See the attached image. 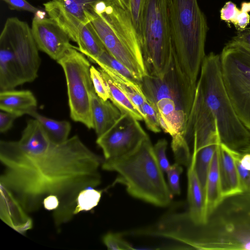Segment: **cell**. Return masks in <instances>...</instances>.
Here are the masks:
<instances>
[{"label":"cell","instance_id":"obj_14","mask_svg":"<svg viewBox=\"0 0 250 250\" xmlns=\"http://www.w3.org/2000/svg\"><path fill=\"white\" fill-rule=\"evenodd\" d=\"M0 218L19 233L25 235L33 227V220L13 193L0 184Z\"/></svg>","mask_w":250,"mask_h":250},{"label":"cell","instance_id":"obj_6","mask_svg":"<svg viewBox=\"0 0 250 250\" xmlns=\"http://www.w3.org/2000/svg\"><path fill=\"white\" fill-rule=\"evenodd\" d=\"M138 37L147 75L163 76L174 51L168 0H147Z\"/></svg>","mask_w":250,"mask_h":250},{"label":"cell","instance_id":"obj_23","mask_svg":"<svg viewBox=\"0 0 250 250\" xmlns=\"http://www.w3.org/2000/svg\"><path fill=\"white\" fill-rule=\"evenodd\" d=\"M41 125L49 139L56 144H62L69 139L71 129L70 123L67 121H58L45 117L36 110L29 114Z\"/></svg>","mask_w":250,"mask_h":250},{"label":"cell","instance_id":"obj_36","mask_svg":"<svg viewBox=\"0 0 250 250\" xmlns=\"http://www.w3.org/2000/svg\"><path fill=\"white\" fill-rule=\"evenodd\" d=\"M250 11V2H243L241 4V8L236 21L233 24L239 32L246 29L250 23V15L248 12Z\"/></svg>","mask_w":250,"mask_h":250},{"label":"cell","instance_id":"obj_17","mask_svg":"<svg viewBox=\"0 0 250 250\" xmlns=\"http://www.w3.org/2000/svg\"><path fill=\"white\" fill-rule=\"evenodd\" d=\"M187 177L188 212L195 223L204 224L207 221L204 192L196 174L194 161L192 157L191 163L188 167Z\"/></svg>","mask_w":250,"mask_h":250},{"label":"cell","instance_id":"obj_25","mask_svg":"<svg viewBox=\"0 0 250 250\" xmlns=\"http://www.w3.org/2000/svg\"><path fill=\"white\" fill-rule=\"evenodd\" d=\"M220 143L219 139L197 150L193 149L192 158L194 161L195 169L204 192L210 163L217 147Z\"/></svg>","mask_w":250,"mask_h":250},{"label":"cell","instance_id":"obj_26","mask_svg":"<svg viewBox=\"0 0 250 250\" xmlns=\"http://www.w3.org/2000/svg\"><path fill=\"white\" fill-rule=\"evenodd\" d=\"M103 190L89 187L82 190L76 200V206L73 212L74 215L82 211H90L98 206Z\"/></svg>","mask_w":250,"mask_h":250},{"label":"cell","instance_id":"obj_16","mask_svg":"<svg viewBox=\"0 0 250 250\" xmlns=\"http://www.w3.org/2000/svg\"><path fill=\"white\" fill-rule=\"evenodd\" d=\"M219 167L223 199L243 192L234 160L221 142L219 146Z\"/></svg>","mask_w":250,"mask_h":250},{"label":"cell","instance_id":"obj_32","mask_svg":"<svg viewBox=\"0 0 250 250\" xmlns=\"http://www.w3.org/2000/svg\"><path fill=\"white\" fill-rule=\"evenodd\" d=\"M182 171V165L176 162L171 165L166 171L168 187L173 195H179L180 194V177Z\"/></svg>","mask_w":250,"mask_h":250},{"label":"cell","instance_id":"obj_3","mask_svg":"<svg viewBox=\"0 0 250 250\" xmlns=\"http://www.w3.org/2000/svg\"><path fill=\"white\" fill-rule=\"evenodd\" d=\"M102 169L116 172L118 175L113 185H124L128 193L134 198L160 207L167 206L171 201L173 194L166 182L149 137L130 153L104 160Z\"/></svg>","mask_w":250,"mask_h":250},{"label":"cell","instance_id":"obj_4","mask_svg":"<svg viewBox=\"0 0 250 250\" xmlns=\"http://www.w3.org/2000/svg\"><path fill=\"white\" fill-rule=\"evenodd\" d=\"M196 90L216 121L221 142L238 151L250 145V131L238 118L226 89L220 55L205 56Z\"/></svg>","mask_w":250,"mask_h":250},{"label":"cell","instance_id":"obj_43","mask_svg":"<svg viewBox=\"0 0 250 250\" xmlns=\"http://www.w3.org/2000/svg\"><path fill=\"white\" fill-rule=\"evenodd\" d=\"M241 150L246 151L247 152H248L250 153V145H249L248 146H247V147ZM241 150H240V151H241Z\"/></svg>","mask_w":250,"mask_h":250},{"label":"cell","instance_id":"obj_2","mask_svg":"<svg viewBox=\"0 0 250 250\" xmlns=\"http://www.w3.org/2000/svg\"><path fill=\"white\" fill-rule=\"evenodd\" d=\"M184 234L191 249L250 250V193L224 198L205 223L188 222Z\"/></svg>","mask_w":250,"mask_h":250},{"label":"cell","instance_id":"obj_38","mask_svg":"<svg viewBox=\"0 0 250 250\" xmlns=\"http://www.w3.org/2000/svg\"><path fill=\"white\" fill-rule=\"evenodd\" d=\"M5 1L12 10L26 11L33 13L35 14L37 13L40 10L34 6L26 0H2Z\"/></svg>","mask_w":250,"mask_h":250},{"label":"cell","instance_id":"obj_41","mask_svg":"<svg viewBox=\"0 0 250 250\" xmlns=\"http://www.w3.org/2000/svg\"><path fill=\"white\" fill-rule=\"evenodd\" d=\"M42 206L47 210L54 211L57 209L60 206L59 199L54 195H48L43 199Z\"/></svg>","mask_w":250,"mask_h":250},{"label":"cell","instance_id":"obj_30","mask_svg":"<svg viewBox=\"0 0 250 250\" xmlns=\"http://www.w3.org/2000/svg\"><path fill=\"white\" fill-rule=\"evenodd\" d=\"M123 235L121 233L109 232L103 236V243L109 250L133 249L132 245L123 238Z\"/></svg>","mask_w":250,"mask_h":250},{"label":"cell","instance_id":"obj_31","mask_svg":"<svg viewBox=\"0 0 250 250\" xmlns=\"http://www.w3.org/2000/svg\"><path fill=\"white\" fill-rule=\"evenodd\" d=\"M90 75L96 94L101 99L106 101L109 99L108 89L104 80L99 69L93 65L90 68Z\"/></svg>","mask_w":250,"mask_h":250},{"label":"cell","instance_id":"obj_42","mask_svg":"<svg viewBox=\"0 0 250 250\" xmlns=\"http://www.w3.org/2000/svg\"><path fill=\"white\" fill-rule=\"evenodd\" d=\"M125 6L129 10L130 0H120Z\"/></svg>","mask_w":250,"mask_h":250},{"label":"cell","instance_id":"obj_39","mask_svg":"<svg viewBox=\"0 0 250 250\" xmlns=\"http://www.w3.org/2000/svg\"><path fill=\"white\" fill-rule=\"evenodd\" d=\"M17 116L12 113L1 111L0 112V132L5 133L13 126Z\"/></svg>","mask_w":250,"mask_h":250},{"label":"cell","instance_id":"obj_27","mask_svg":"<svg viewBox=\"0 0 250 250\" xmlns=\"http://www.w3.org/2000/svg\"><path fill=\"white\" fill-rule=\"evenodd\" d=\"M171 146L175 162L188 167L191 163L192 154L185 137L180 134L172 137Z\"/></svg>","mask_w":250,"mask_h":250},{"label":"cell","instance_id":"obj_13","mask_svg":"<svg viewBox=\"0 0 250 250\" xmlns=\"http://www.w3.org/2000/svg\"><path fill=\"white\" fill-rule=\"evenodd\" d=\"M31 29L39 50L54 60L58 61L68 49L76 47L70 43L67 34L50 17L35 15Z\"/></svg>","mask_w":250,"mask_h":250},{"label":"cell","instance_id":"obj_33","mask_svg":"<svg viewBox=\"0 0 250 250\" xmlns=\"http://www.w3.org/2000/svg\"><path fill=\"white\" fill-rule=\"evenodd\" d=\"M227 148L235 163L243 192L250 193V170L242 166L234 150L227 146Z\"/></svg>","mask_w":250,"mask_h":250},{"label":"cell","instance_id":"obj_28","mask_svg":"<svg viewBox=\"0 0 250 250\" xmlns=\"http://www.w3.org/2000/svg\"><path fill=\"white\" fill-rule=\"evenodd\" d=\"M92 62L97 64L99 67L105 66L111 68L126 78L139 83V82L128 68L113 57L106 50Z\"/></svg>","mask_w":250,"mask_h":250},{"label":"cell","instance_id":"obj_12","mask_svg":"<svg viewBox=\"0 0 250 250\" xmlns=\"http://www.w3.org/2000/svg\"><path fill=\"white\" fill-rule=\"evenodd\" d=\"M101 0H50L43 3L45 11L77 42L82 27L90 21L86 16L92 6Z\"/></svg>","mask_w":250,"mask_h":250},{"label":"cell","instance_id":"obj_37","mask_svg":"<svg viewBox=\"0 0 250 250\" xmlns=\"http://www.w3.org/2000/svg\"><path fill=\"white\" fill-rule=\"evenodd\" d=\"M239 9L233 2L229 1L226 3L220 10V17L222 20L228 22L234 23L239 14Z\"/></svg>","mask_w":250,"mask_h":250},{"label":"cell","instance_id":"obj_10","mask_svg":"<svg viewBox=\"0 0 250 250\" xmlns=\"http://www.w3.org/2000/svg\"><path fill=\"white\" fill-rule=\"evenodd\" d=\"M0 39L5 41L13 52L22 71L25 83L35 80L41 61L39 49L28 23L17 17L8 18Z\"/></svg>","mask_w":250,"mask_h":250},{"label":"cell","instance_id":"obj_40","mask_svg":"<svg viewBox=\"0 0 250 250\" xmlns=\"http://www.w3.org/2000/svg\"><path fill=\"white\" fill-rule=\"evenodd\" d=\"M232 40L241 44L250 52V28L239 32Z\"/></svg>","mask_w":250,"mask_h":250},{"label":"cell","instance_id":"obj_19","mask_svg":"<svg viewBox=\"0 0 250 250\" xmlns=\"http://www.w3.org/2000/svg\"><path fill=\"white\" fill-rule=\"evenodd\" d=\"M37 100L29 90L14 89L0 91V109L15 115L18 117L29 115L36 110Z\"/></svg>","mask_w":250,"mask_h":250},{"label":"cell","instance_id":"obj_11","mask_svg":"<svg viewBox=\"0 0 250 250\" xmlns=\"http://www.w3.org/2000/svg\"><path fill=\"white\" fill-rule=\"evenodd\" d=\"M139 121L124 114L111 128L97 138L96 144L102 149L104 160L130 153L148 137Z\"/></svg>","mask_w":250,"mask_h":250},{"label":"cell","instance_id":"obj_35","mask_svg":"<svg viewBox=\"0 0 250 250\" xmlns=\"http://www.w3.org/2000/svg\"><path fill=\"white\" fill-rule=\"evenodd\" d=\"M167 143L165 139L159 140L153 146V150L161 168L166 172L170 167L166 155Z\"/></svg>","mask_w":250,"mask_h":250},{"label":"cell","instance_id":"obj_1","mask_svg":"<svg viewBox=\"0 0 250 250\" xmlns=\"http://www.w3.org/2000/svg\"><path fill=\"white\" fill-rule=\"evenodd\" d=\"M104 161L77 135L62 144L52 142L33 118L27 121L19 140L0 141V161L4 168L0 184L28 213L38 210L46 196H57L60 206L53 218L60 230L74 216L79 192L101 184L99 169Z\"/></svg>","mask_w":250,"mask_h":250},{"label":"cell","instance_id":"obj_29","mask_svg":"<svg viewBox=\"0 0 250 250\" xmlns=\"http://www.w3.org/2000/svg\"><path fill=\"white\" fill-rule=\"evenodd\" d=\"M141 113L147 127L150 130L155 133L161 131L158 112L147 100L142 106Z\"/></svg>","mask_w":250,"mask_h":250},{"label":"cell","instance_id":"obj_5","mask_svg":"<svg viewBox=\"0 0 250 250\" xmlns=\"http://www.w3.org/2000/svg\"><path fill=\"white\" fill-rule=\"evenodd\" d=\"M168 7L176 57L186 77L196 86L206 56V17L197 0H168Z\"/></svg>","mask_w":250,"mask_h":250},{"label":"cell","instance_id":"obj_18","mask_svg":"<svg viewBox=\"0 0 250 250\" xmlns=\"http://www.w3.org/2000/svg\"><path fill=\"white\" fill-rule=\"evenodd\" d=\"M91 112L97 137L111 128L123 115L112 103L101 99L95 91L91 96Z\"/></svg>","mask_w":250,"mask_h":250},{"label":"cell","instance_id":"obj_22","mask_svg":"<svg viewBox=\"0 0 250 250\" xmlns=\"http://www.w3.org/2000/svg\"><path fill=\"white\" fill-rule=\"evenodd\" d=\"M106 83L109 95V100L124 114H128L138 121L144 120L143 117L127 96L115 84L110 76L99 67Z\"/></svg>","mask_w":250,"mask_h":250},{"label":"cell","instance_id":"obj_8","mask_svg":"<svg viewBox=\"0 0 250 250\" xmlns=\"http://www.w3.org/2000/svg\"><path fill=\"white\" fill-rule=\"evenodd\" d=\"M77 48L68 49L57 62L65 75L71 118L88 129H94L91 96L95 90L90 75L91 65Z\"/></svg>","mask_w":250,"mask_h":250},{"label":"cell","instance_id":"obj_20","mask_svg":"<svg viewBox=\"0 0 250 250\" xmlns=\"http://www.w3.org/2000/svg\"><path fill=\"white\" fill-rule=\"evenodd\" d=\"M220 144L217 147L210 163L205 188V211L207 219L223 199L219 167L218 150Z\"/></svg>","mask_w":250,"mask_h":250},{"label":"cell","instance_id":"obj_34","mask_svg":"<svg viewBox=\"0 0 250 250\" xmlns=\"http://www.w3.org/2000/svg\"><path fill=\"white\" fill-rule=\"evenodd\" d=\"M146 1L147 0H130V1L129 11L138 36Z\"/></svg>","mask_w":250,"mask_h":250},{"label":"cell","instance_id":"obj_7","mask_svg":"<svg viewBox=\"0 0 250 250\" xmlns=\"http://www.w3.org/2000/svg\"><path fill=\"white\" fill-rule=\"evenodd\" d=\"M220 58L229 96L240 120L250 131V52L232 40Z\"/></svg>","mask_w":250,"mask_h":250},{"label":"cell","instance_id":"obj_15","mask_svg":"<svg viewBox=\"0 0 250 250\" xmlns=\"http://www.w3.org/2000/svg\"><path fill=\"white\" fill-rule=\"evenodd\" d=\"M25 83L23 74L12 50L0 39V91L14 89Z\"/></svg>","mask_w":250,"mask_h":250},{"label":"cell","instance_id":"obj_24","mask_svg":"<svg viewBox=\"0 0 250 250\" xmlns=\"http://www.w3.org/2000/svg\"><path fill=\"white\" fill-rule=\"evenodd\" d=\"M99 67L110 76L115 84L127 96L141 112L142 106L146 99L139 83L126 78L111 68L105 66Z\"/></svg>","mask_w":250,"mask_h":250},{"label":"cell","instance_id":"obj_9","mask_svg":"<svg viewBox=\"0 0 250 250\" xmlns=\"http://www.w3.org/2000/svg\"><path fill=\"white\" fill-rule=\"evenodd\" d=\"M146 100L154 106L166 98L174 101L188 120L192 107L196 86L182 71L174 51L168 68L162 77L146 75L139 82Z\"/></svg>","mask_w":250,"mask_h":250},{"label":"cell","instance_id":"obj_21","mask_svg":"<svg viewBox=\"0 0 250 250\" xmlns=\"http://www.w3.org/2000/svg\"><path fill=\"white\" fill-rule=\"evenodd\" d=\"M76 43L77 49L91 62L106 50L90 22L80 29Z\"/></svg>","mask_w":250,"mask_h":250}]
</instances>
